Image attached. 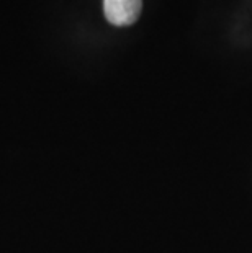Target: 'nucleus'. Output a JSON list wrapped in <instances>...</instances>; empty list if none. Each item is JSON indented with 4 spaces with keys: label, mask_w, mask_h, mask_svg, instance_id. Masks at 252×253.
Listing matches in <instances>:
<instances>
[{
    "label": "nucleus",
    "mask_w": 252,
    "mask_h": 253,
    "mask_svg": "<svg viewBox=\"0 0 252 253\" xmlns=\"http://www.w3.org/2000/svg\"><path fill=\"white\" fill-rule=\"evenodd\" d=\"M141 0H103L106 20L115 26L133 25L141 13Z\"/></svg>",
    "instance_id": "1"
}]
</instances>
